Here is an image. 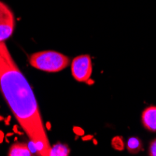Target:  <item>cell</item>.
I'll return each instance as SVG.
<instances>
[{"label":"cell","mask_w":156,"mask_h":156,"mask_svg":"<svg viewBox=\"0 0 156 156\" xmlns=\"http://www.w3.org/2000/svg\"><path fill=\"white\" fill-rule=\"evenodd\" d=\"M0 89L35 151L40 156H50L51 146L37 99L5 41L0 42Z\"/></svg>","instance_id":"1"},{"label":"cell","mask_w":156,"mask_h":156,"mask_svg":"<svg viewBox=\"0 0 156 156\" xmlns=\"http://www.w3.org/2000/svg\"><path fill=\"white\" fill-rule=\"evenodd\" d=\"M29 64L34 68L46 72H59L69 65V58L54 51H42L30 55Z\"/></svg>","instance_id":"2"},{"label":"cell","mask_w":156,"mask_h":156,"mask_svg":"<svg viewBox=\"0 0 156 156\" xmlns=\"http://www.w3.org/2000/svg\"><path fill=\"white\" fill-rule=\"evenodd\" d=\"M15 29V16L11 9L0 0V42L11 37Z\"/></svg>","instance_id":"3"},{"label":"cell","mask_w":156,"mask_h":156,"mask_svg":"<svg viewBox=\"0 0 156 156\" xmlns=\"http://www.w3.org/2000/svg\"><path fill=\"white\" fill-rule=\"evenodd\" d=\"M93 71L90 55L82 54L75 57L71 63V72L74 79L80 82L88 81Z\"/></svg>","instance_id":"4"},{"label":"cell","mask_w":156,"mask_h":156,"mask_svg":"<svg viewBox=\"0 0 156 156\" xmlns=\"http://www.w3.org/2000/svg\"><path fill=\"white\" fill-rule=\"evenodd\" d=\"M141 122L148 131L156 132V106H150L142 111Z\"/></svg>","instance_id":"5"},{"label":"cell","mask_w":156,"mask_h":156,"mask_svg":"<svg viewBox=\"0 0 156 156\" xmlns=\"http://www.w3.org/2000/svg\"><path fill=\"white\" fill-rule=\"evenodd\" d=\"M9 156H31L32 151H30L29 147L26 143H15L13 144L9 151H8Z\"/></svg>","instance_id":"6"},{"label":"cell","mask_w":156,"mask_h":156,"mask_svg":"<svg viewBox=\"0 0 156 156\" xmlns=\"http://www.w3.org/2000/svg\"><path fill=\"white\" fill-rule=\"evenodd\" d=\"M126 149L130 153L136 154L142 151V142L136 136H131L128 138L126 142Z\"/></svg>","instance_id":"7"},{"label":"cell","mask_w":156,"mask_h":156,"mask_svg":"<svg viewBox=\"0 0 156 156\" xmlns=\"http://www.w3.org/2000/svg\"><path fill=\"white\" fill-rule=\"evenodd\" d=\"M69 148L66 145L57 143L51 146L50 156H67L69 154Z\"/></svg>","instance_id":"8"},{"label":"cell","mask_w":156,"mask_h":156,"mask_svg":"<svg viewBox=\"0 0 156 156\" xmlns=\"http://www.w3.org/2000/svg\"><path fill=\"white\" fill-rule=\"evenodd\" d=\"M111 146L114 150L121 151H123L125 149L126 144H125L124 140L122 136H114L111 139Z\"/></svg>","instance_id":"9"},{"label":"cell","mask_w":156,"mask_h":156,"mask_svg":"<svg viewBox=\"0 0 156 156\" xmlns=\"http://www.w3.org/2000/svg\"><path fill=\"white\" fill-rule=\"evenodd\" d=\"M149 155L150 156H156V138L153 139L149 147Z\"/></svg>","instance_id":"10"},{"label":"cell","mask_w":156,"mask_h":156,"mask_svg":"<svg viewBox=\"0 0 156 156\" xmlns=\"http://www.w3.org/2000/svg\"><path fill=\"white\" fill-rule=\"evenodd\" d=\"M73 130H74V132H75L77 135H79V136H82V135L84 134L83 130H82L81 128H80V127H74Z\"/></svg>","instance_id":"11"}]
</instances>
